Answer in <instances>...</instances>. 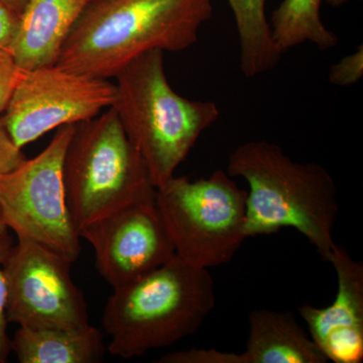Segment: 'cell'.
<instances>
[{
  "label": "cell",
  "mask_w": 363,
  "mask_h": 363,
  "mask_svg": "<svg viewBox=\"0 0 363 363\" xmlns=\"http://www.w3.org/2000/svg\"><path fill=\"white\" fill-rule=\"evenodd\" d=\"M23 72L11 52L0 50V113L6 111Z\"/></svg>",
  "instance_id": "20"
},
{
  "label": "cell",
  "mask_w": 363,
  "mask_h": 363,
  "mask_svg": "<svg viewBox=\"0 0 363 363\" xmlns=\"http://www.w3.org/2000/svg\"><path fill=\"white\" fill-rule=\"evenodd\" d=\"M363 77V45L357 51L344 57L329 72V82L340 87L357 84Z\"/></svg>",
  "instance_id": "19"
},
{
  "label": "cell",
  "mask_w": 363,
  "mask_h": 363,
  "mask_svg": "<svg viewBox=\"0 0 363 363\" xmlns=\"http://www.w3.org/2000/svg\"><path fill=\"white\" fill-rule=\"evenodd\" d=\"M324 1L331 6H340L346 2L350 1V0H324Z\"/></svg>",
  "instance_id": "24"
},
{
  "label": "cell",
  "mask_w": 363,
  "mask_h": 363,
  "mask_svg": "<svg viewBox=\"0 0 363 363\" xmlns=\"http://www.w3.org/2000/svg\"><path fill=\"white\" fill-rule=\"evenodd\" d=\"M245 363H326L328 359L290 312L253 310Z\"/></svg>",
  "instance_id": "13"
},
{
  "label": "cell",
  "mask_w": 363,
  "mask_h": 363,
  "mask_svg": "<svg viewBox=\"0 0 363 363\" xmlns=\"http://www.w3.org/2000/svg\"><path fill=\"white\" fill-rule=\"evenodd\" d=\"M160 363H245L242 353L217 350H192L168 353L157 360Z\"/></svg>",
  "instance_id": "17"
},
{
  "label": "cell",
  "mask_w": 363,
  "mask_h": 363,
  "mask_svg": "<svg viewBox=\"0 0 363 363\" xmlns=\"http://www.w3.org/2000/svg\"><path fill=\"white\" fill-rule=\"evenodd\" d=\"M212 14V0H90L56 65L93 77H116L143 52L192 47Z\"/></svg>",
  "instance_id": "1"
},
{
  "label": "cell",
  "mask_w": 363,
  "mask_h": 363,
  "mask_svg": "<svg viewBox=\"0 0 363 363\" xmlns=\"http://www.w3.org/2000/svg\"><path fill=\"white\" fill-rule=\"evenodd\" d=\"M13 241L9 233L0 236V363H6L9 360L11 351V339L7 335L6 315V285L4 278V262Z\"/></svg>",
  "instance_id": "18"
},
{
  "label": "cell",
  "mask_w": 363,
  "mask_h": 363,
  "mask_svg": "<svg viewBox=\"0 0 363 363\" xmlns=\"http://www.w3.org/2000/svg\"><path fill=\"white\" fill-rule=\"evenodd\" d=\"M63 177L67 205L78 233L124 205L156 197L149 169L112 107L76 124Z\"/></svg>",
  "instance_id": "5"
},
{
  "label": "cell",
  "mask_w": 363,
  "mask_h": 363,
  "mask_svg": "<svg viewBox=\"0 0 363 363\" xmlns=\"http://www.w3.org/2000/svg\"><path fill=\"white\" fill-rule=\"evenodd\" d=\"M6 6H9L11 11L20 16L21 11L25 9L28 0H1Z\"/></svg>",
  "instance_id": "23"
},
{
  "label": "cell",
  "mask_w": 363,
  "mask_h": 363,
  "mask_svg": "<svg viewBox=\"0 0 363 363\" xmlns=\"http://www.w3.org/2000/svg\"><path fill=\"white\" fill-rule=\"evenodd\" d=\"M116 96V86L107 79L58 65L23 70L0 119L23 149L52 130L94 118Z\"/></svg>",
  "instance_id": "8"
},
{
  "label": "cell",
  "mask_w": 363,
  "mask_h": 363,
  "mask_svg": "<svg viewBox=\"0 0 363 363\" xmlns=\"http://www.w3.org/2000/svg\"><path fill=\"white\" fill-rule=\"evenodd\" d=\"M227 174L247 182V238L292 227L329 262L335 247L337 188L327 169L293 161L276 143L250 140L229 156Z\"/></svg>",
  "instance_id": "2"
},
{
  "label": "cell",
  "mask_w": 363,
  "mask_h": 363,
  "mask_svg": "<svg viewBox=\"0 0 363 363\" xmlns=\"http://www.w3.org/2000/svg\"><path fill=\"white\" fill-rule=\"evenodd\" d=\"M247 191L221 169L191 181L175 177L156 190V205L176 255L196 267L230 262L245 234Z\"/></svg>",
  "instance_id": "6"
},
{
  "label": "cell",
  "mask_w": 363,
  "mask_h": 363,
  "mask_svg": "<svg viewBox=\"0 0 363 363\" xmlns=\"http://www.w3.org/2000/svg\"><path fill=\"white\" fill-rule=\"evenodd\" d=\"M328 262L337 274L335 300L326 308L303 305L298 312L313 341L328 362L360 363L363 360V264L336 243Z\"/></svg>",
  "instance_id": "11"
},
{
  "label": "cell",
  "mask_w": 363,
  "mask_h": 363,
  "mask_svg": "<svg viewBox=\"0 0 363 363\" xmlns=\"http://www.w3.org/2000/svg\"><path fill=\"white\" fill-rule=\"evenodd\" d=\"M18 18L20 16L0 0V50L11 52L18 30Z\"/></svg>",
  "instance_id": "22"
},
{
  "label": "cell",
  "mask_w": 363,
  "mask_h": 363,
  "mask_svg": "<svg viewBox=\"0 0 363 363\" xmlns=\"http://www.w3.org/2000/svg\"><path fill=\"white\" fill-rule=\"evenodd\" d=\"M75 126H62L38 156L0 175V212L7 228L72 264L80 255V236L67 205L63 167Z\"/></svg>",
  "instance_id": "7"
},
{
  "label": "cell",
  "mask_w": 363,
  "mask_h": 363,
  "mask_svg": "<svg viewBox=\"0 0 363 363\" xmlns=\"http://www.w3.org/2000/svg\"><path fill=\"white\" fill-rule=\"evenodd\" d=\"M233 11L240 45V70L257 77L278 66L279 52L266 14L267 0H227Z\"/></svg>",
  "instance_id": "15"
},
{
  "label": "cell",
  "mask_w": 363,
  "mask_h": 363,
  "mask_svg": "<svg viewBox=\"0 0 363 363\" xmlns=\"http://www.w3.org/2000/svg\"><path fill=\"white\" fill-rule=\"evenodd\" d=\"M70 260L28 238H18L4 262L9 323L30 328L89 324L87 305L71 278Z\"/></svg>",
  "instance_id": "9"
},
{
  "label": "cell",
  "mask_w": 363,
  "mask_h": 363,
  "mask_svg": "<svg viewBox=\"0 0 363 363\" xmlns=\"http://www.w3.org/2000/svg\"><path fill=\"white\" fill-rule=\"evenodd\" d=\"M25 160L21 149L11 140L0 119V175L13 171Z\"/></svg>",
  "instance_id": "21"
},
{
  "label": "cell",
  "mask_w": 363,
  "mask_h": 363,
  "mask_svg": "<svg viewBox=\"0 0 363 363\" xmlns=\"http://www.w3.org/2000/svg\"><path fill=\"white\" fill-rule=\"evenodd\" d=\"M216 304L207 269L175 255L145 276L113 289L102 325L113 357L131 359L173 345L199 330Z\"/></svg>",
  "instance_id": "3"
},
{
  "label": "cell",
  "mask_w": 363,
  "mask_h": 363,
  "mask_svg": "<svg viewBox=\"0 0 363 363\" xmlns=\"http://www.w3.org/2000/svg\"><path fill=\"white\" fill-rule=\"evenodd\" d=\"M11 351L21 363H93L104 357L101 332L90 324L77 328L20 327Z\"/></svg>",
  "instance_id": "14"
},
{
  "label": "cell",
  "mask_w": 363,
  "mask_h": 363,
  "mask_svg": "<svg viewBox=\"0 0 363 363\" xmlns=\"http://www.w3.org/2000/svg\"><path fill=\"white\" fill-rule=\"evenodd\" d=\"M324 0H284L272 16V40L281 54L305 43H311L321 51L338 45L337 35L321 20Z\"/></svg>",
  "instance_id": "16"
},
{
  "label": "cell",
  "mask_w": 363,
  "mask_h": 363,
  "mask_svg": "<svg viewBox=\"0 0 363 363\" xmlns=\"http://www.w3.org/2000/svg\"><path fill=\"white\" fill-rule=\"evenodd\" d=\"M9 233V228L4 224V219H2L1 212H0V236L4 235Z\"/></svg>",
  "instance_id": "25"
},
{
  "label": "cell",
  "mask_w": 363,
  "mask_h": 363,
  "mask_svg": "<svg viewBox=\"0 0 363 363\" xmlns=\"http://www.w3.org/2000/svg\"><path fill=\"white\" fill-rule=\"evenodd\" d=\"M116 78L111 107L145 161L155 187H162L220 112L213 101L189 100L171 87L161 50L136 57Z\"/></svg>",
  "instance_id": "4"
},
{
  "label": "cell",
  "mask_w": 363,
  "mask_h": 363,
  "mask_svg": "<svg viewBox=\"0 0 363 363\" xmlns=\"http://www.w3.org/2000/svg\"><path fill=\"white\" fill-rule=\"evenodd\" d=\"M92 245L102 278L116 289L154 271L176 255L156 197L124 205L79 231Z\"/></svg>",
  "instance_id": "10"
},
{
  "label": "cell",
  "mask_w": 363,
  "mask_h": 363,
  "mask_svg": "<svg viewBox=\"0 0 363 363\" xmlns=\"http://www.w3.org/2000/svg\"><path fill=\"white\" fill-rule=\"evenodd\" d=\"M90 0H28L11 45L23 70L56 65L64 43Z\"/></svg>",
  "instance_id": "12"
}]
</instances>
